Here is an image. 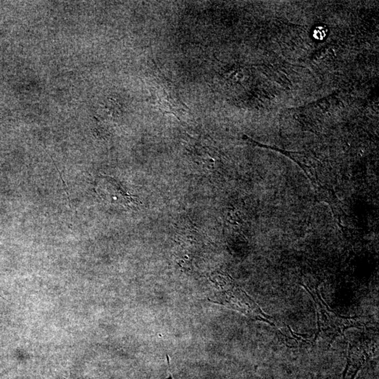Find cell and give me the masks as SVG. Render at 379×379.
<instances>
[{"mask_svg": "<svg viewBox=\"0 0 379 379\" xmlns=\"http://www.w3.org/2000/svg\"><path fill=\"white\" fill-rule=\"evenodd\" d=\"M311 296L315 301L317 313L318 331L315 335L324 332L326 336L331 337L332 341L339 334L343 335L346 329L357 326L360 327L362 324L353 317H345L330 310L329 307L319 297L317 291V297H315L313 293H311Z\"/></svg>", "mask_w": 379, "mask_h": 379, "instance_id": "6da1fadb", "label": "cell"}, {"mask_svg": "<svg viewBox=\"0 0 379 379\" xmlns=\"http://www.w3.org/2000/svg\"><path fill=\"white\" fill-rule=\"evenodd\" d=\"M327 35V32H325V27L323 26L317 27L315 29L314 32V37L318 40H323Z\"/></svg>", "mask_w": 379, "mask_h": 379, "instance_id": "7a4b0ae2", "label": "cell"}]
</instances>
